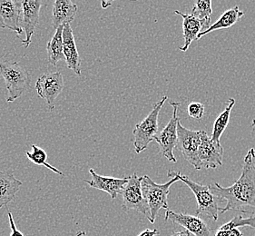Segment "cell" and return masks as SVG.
<instances>
[{
  "instance_id": "obj_27",
  "label": "cell",
  "mask_w": 255,
  "mask_h": 236,
  "mask_svg": "<svg viewBox=\"0 0 255 236\" xmlns=\"http://www.w3.org/2000/svg\"><path fill=\"white\" fill-rule=\"evenodd\" d=\"M159 232L156 230V229H154V230H149V229H146V230H144V231L142 232L140 235H138L137 236H158Z\"/></svg>"
},
{
  "instance_id": "obj_32",
  "label": "cell",
  "mask_w": 255,
  "mask_h": 236,
  "mask_svg": "<svg viewBox=\"0 0 255 236\" xmlns=\"http://www.w3.org/2000/svg\"><path fill=\"white\" fill-rule=\"evenodd\" d=\"M252 125H253V127H254V128H255V119L253 120V122H252Z\"/></svg>"
},
{
  "instance_id": "obj_18",
  "label": "cell",
  "mask_w": 255,
  "mask_h": 236,
  "mask_svg": "<svg viewBox=\"0 0 255 236\" xmlns=\"http://www.w3.org/2000/svg\"><path fill=\"white\" fill-rule=\"evenodd\" d=\"M174 14L180 15L183 18L184 45L180 47V50L183 52L187 51L192 42L197 40V36L204 28V25L202 21H200L193 15L184 14L178 10L174 11Z\"/></svg>"
},
{
  "instance_id": "obj_16",
  "label": "cell",
  "mask_w": 255,
  "mask_h": 236,
  "mask_svg": "<svg viewBox=\"0 0 255 236\" xmlns=\"http://www.w3.org/2000/svg\"><path fill=\"white\" fill-rule=\"evenodd\" d=\"M23 183L16 179L12 170H0V209L7 206L15 198Z\"/></svg>"
},
{
  "instance_id": "obj_7",
  "label": "cell",
  "mask_w": 255,
  "mask_h": 236,
  "mask_svg": "<svg viewBox=\"0 0 255 236\" xmlns=\"http://www.w3.org/2000/svg\"><path fill=\"white\" fill-rule=\"evenodd\" d=\"M224 148L216 144L206 132L202 131V141L193 166L194 169H215L223 164Z\"/></svg>"
},
{
  "instance_id": "obj_19",
  "label": "cell",
  "mask_w": 255,
  "mask_h": 236,
  "mask_svg": "<svg viewBox=\"0 0 255 236\" xmlns=\"http://www.w3.org/2000/svg\"><path fill=\"white\" fill-rule=\"evenodd\" d=\"M244 15H245V12L240 10L238 5H235L234 7L225 11V13L220 16L219 19L216 21L214 25L210 26L207 29L202 31L197 36V40H199L200 38H202L203 36L209 34L213 31L232 27L238 21L240 20Z\"/></svg>"
},
{
  "instance_id": "obj_8",
  "label": "cell",
  "mask_w": 255,
  "mask_h": 236,
  "mask_svg": "<svg viewBox=\"0 0 255 236\" xmlns=\"http://www.w3.org/2000/svg\"><path fill=\"white\" fill-rule=\"evenodd\" d=\"M170 104L174 108L173 116L168 123L163 127V130L154 137V141L159 144L161 154L171 163H176L177 159L174 154V149L177 147L178 136H177V124L180 121L177 112L180 103L171 101Z\"/></svg>"
},
{
  "instance_id": "obj_23",
  "label": "cell",
  "mask_w": 255,
  "mask_h": 236,
  "mask_svg": "<svg viewBox=\"0 0 255 236\" xmlns=\"http://www.w3.org/2000/svg\"><path fill=\"white\" fill-rule=\"evenodd\" d=\"M32 152H26V157L30 160L32 163L36 164V165H40V166H45L47 169L50 170L52 172H54L55 174L59 175H64L61 171L54 167L53 165L47 163V154L44 149L41 148L39 146H37L36 144H32Z\"/></svg>"
},
{
  "instance_id": "obj_20",
  "label": "cell",
  "mask_w": 255,
  "mask_h": 236,
  "mask_svg": "<svg viewBox=\"0 0 255 236\" xmlns=\"http://www.w3.org/2000/svg\"><path fill=\"white\" fill-rule=\"evenodd\" d=\"M63 29H64V26H59L57 29H56L55 35L47 43V46H46L48 62L54 67H56L58 62L65 59Z\"/></svg>"
},
{
  "instance_id": "obj_21",
  "label": "cell",
  "mask_w": 255,
  "mask_h": 236,
  "mask_svg": "<svg viewBox=\"0 0 255 236\" xmlns=\"http://www.w3.org/2000/svg\"><path fill=\"white\" fill-rule=\"evenodd\" d=\"M235 106V98H229L228 101L226 102V107H225V110L220 114L218 118H216V120H215L211 139H212L213 142H215L216 144H221L220 139H221L222 134L224 133L225 129L228 125V123H229L231 112H232V109Z\"/></svg>"
},
{
  "instance_id": "obj_17",
  "label": "cell",
  "mask_w": 255,
  "mask_h": 236,
  "mask_svg": "<svg viewBox=\"0 0 255 236\" xmlns=\"http://www.w3.org/2000/svg\"><path fill=\"white\" fill-rule=\"evenodd\" d=\"M78 7L72 0H55L52 13V25L55 29L70 24L77 15Z\"/></svg>"
},
{
  "instance_id": "obj_24",
  "label": "cell",
  "mask_w": 255,
  "mask_h": 236,
  "mask_svg": "<svg viewBox=\"0 0 255 236\" xmlns=\"http://www.w3.org/2000/svg\"><path fill=\"white\" fill-rule=\"evenodd\" d=\"M245 226H250L252 228L255 229V216L246 217V218L242 216H235L231 221L221 226L219 229L220 230H232V229L245 227Z\"/></svg>"
},
{
  "instance_id": "obj_3",
  "label": "cell",
  "mask_w": 255,
  "mask_h": 236,
  "mask_svg": "<svg viewBox=\"0 0 255 236\" xmlns=\"http://www.w3.org/2000/svg\"><path fill=\"white\" fill-rule=\"evenodd\" d=\"M167 175L170 178L177 177L179 181H182L194 193L197 202V208H196L197 216L204 215L213 219L214 221L218 220V216L222 210L218 205L220 199L211 191L209 185L198 184L193 180L190 179L188 176L182 175L181 173L176 171H168Z\"/></svg>"
},
{
  "instance_id": "obj_30",
  "label": "cell",
  "mask_w": 255,
  "mask_h": 236,
  "mask_svg": "<svg viewBox=\"0 0 255 236\" xmlns=\"http://www.w3.org/2000/svg\"><path fill=\"white\" fill-rule=\"evenodd\" d=\"M172 236H191V233L188 231L176 232L174 233Z\"/></svg>"
},
{
  "instance_id": "obj_22",
  "label": "cell",
  "mask_w": 255,
  "mask_h": 236,
  "mask_svg": "<svg viewBox=\"0 0 255 236\" xmlns=\"http://www.w3.org/2000/svg\"><path fill=\"white\" fill-rule=\"evenodd\" d=\"M213 13L212 0H195L194 6L191 15H194L200 21H202L204 26V30L207 29L211 25V15Z\"/></svg>"
},
{
  "instance_id": "obj_29",
  "label": "cell",
  "mask_w": 255,
  "mask_h": 236,
  "mask_svg": "<svg viewBox=\"0 0 255 236\" xmlns=\"http://www.w3.org/2000/svg\"><path fill=\"white\" fill-rule=\"evenodd\" d=\"M115 0H101V6H102L103 8H108L109 7L110 5H112L113 2H114Z\"/></svg>"
},
{
  "instance_id": "obj_12",
  "label": "cell",
  "mask_w": 255,
  "mask_h": 236,
  "mask_svg": "<svg viewBox=\"0 0 255 236\" xmlns=\"http://www.w3.org/2000/svg\"><path fill=\"white\" fill-rule=\"evenodd\" d=\"M165 221H170L183 226L186 231L195 236H214V233L209 226L198 216H191L187 214L175 213L174 211L166 210L164 216Z\"/></svg>"
},
{
  "instance_id": "obj_31",
  "label": "cell",
  "mask_w": 255,
  "mask_h": 236,
  "mask_svg": "<svg viewBox=\"0 0 255 236\" xmlns=\"http://www.w3.org/2000/svg\"><path fill=\"white\" fill-rule=\"evenodd\" d=\"M76 236H87V232L86 231H79L77 232Z\"/></svg>"
},
{
  "instance_id": "obj_11",
  "label": "cell",
  "mask_w": 255,
  "mask_h": 236,
  "mask_svg": "<svg viewBox=\"0 0 255 236\" xmlns=\"http://www.w3.org/2000/svg\"><path fill=\"white\" fill-rule=\"evenodd\" d=\"M177 148L189 164L193 165L202 141V131L187 129L179 121L177 124Z\"/></svg>"
},
{
  "instance_id": "obj_1",
  "label": "cell",
  "mask_w": 255,
  "mask_h": 236,
  "mask_svg": "<svg viewBox=\"0 0 255 236\" xmlns=\"http://www.w3.org/2000/svg\"><path fill=\"white\" fill-rule=\"evenodd\" d=\"M210 189L220 201H225L226 205L221 210L223 215L228 211L245 210L246 207L255 208V150L251 148L245 155L242 175L235 184L224 187L218 183L209 185Z\"/></svg>"
},
{
  "instance_id": "obj_10",
  "label": "cell",
  "mask_w": 255,
  "mask_h": 236,
  "mask_svg": "<svg viewBox=\"0 0 255 236\" xmlns=\"http://www.w3.org/2000/svg\"><path fill=\"white\" fill-rule=\"evenodd\" d=\"M65 88V81L61 72L46 73L41 75L36 80L37 95L46 100L48 108L53 110L55 101Z\"/></svg>"
},
{
  "instance_id": "obj_6",
  "label": "cell",
  "mask_w": 255,
  "mask_h": 236,
  "mask_svg": "<svg viewBox=\"0 0 255 236\" xmlns=\"http://www.w3.org/2000/svg\"><path fill=\"white\" fill-rule=\"evenodd\" d=\"M20 13V24L26 34V38L22 40V45L27 48L30 46L32 36L36 26L39 25L41 8L44 0H15Z\"/></svg>"
},
{
  "instance_id": "obj_2",
  "label": "cell",
  "mask_w": 255,
  "mask_h": 236,
  "mask_svg": "<svg viewBox=\"0 0 255 236\" xmlns=\"http://www.w3.org/2000/svg\"><path fill=\"white\" fill-rule=\"evenodd\" d=\"M0 75L5 79L6 102L8 103L14 102L31 88L30 74L17 62L0 58Z\"/></svg>"
},
{
  "instance_id": "obj_5",
  "label": "cell",
  "mask_w": 255,
  "mask_h": 236,
  "mask_svg": "<svg viewBox=\"0 0 255 236\" xmlns=\"http://www.w3.org/2000/svg\"><path fill=\"white\" fill-rule=\"evenodd\" d=\"M167 98L166 96H164L160 101L154 104L153 109L148 114L147 117L142 122L137 123L133 128V146L137 154L146 150L148 145L158 134L159 114Z\"/></svg>"
},
{
  "instance_id": "obj_9",
  "label": "cell",
  "mask_w": 255,
  "mask_h": 236,
  "mask_svg": "<svg viewBox=\"0 0 255 236\" xmlns=\"http://www.w3.org/2000/svg\"><path fill=\"white\" fill-rule=\"evenodd\" d=\"M122 195L123 210L125 212L137 211L148 218L149 208L142 190V177H139L135 173L129 176Z\"/></svg>"
},
{
  "instance_id": "obj_26",
  "label": "cell",
  "mask_w": 255,
  "mask_h": 236,
  "mask_svg": "<svg viewBox=\"0 0 255 236\" xmlns=\"http://www.w3.org/2000/svg\"><path fill=\"white\" fill-rule=\"evenodd\" d=\"M7 216H8V221H9V226H10L11 230L10 236H25L17 229V227L15 226L12 213L8 212V215H7Z\"/></svg>"
},
{
  "instance_id": "obj_25",
  "label": "cell",
  "mask_w": 255,
  "mask_h": 236,
  "mask_svg": "<svg viewBox=\"0 0 255 236\" xmlns=\"http://www.w3.org/2000/svg\"><path fill=\"white\" fill-rule=\"evenodd\" d=\"M187 112H188L190 118H194L196 120H200L204 117L205 108H204V106L202 103L193 102V103L189 104Z\"/></svg>"
},
{
  "instance_id": "obj_4",
  "label": "cell",
  "mask_w": 255,
  "mask_h": 236,
  "mask_svg": "<svg viewBox=\"0 0 255 236\" xmlns=\"http://www.w3.org/2000/svg\"><path fill=\"white\" fill-rule=\"evenodd\" d=\"M177 181H179L177 177H173L167 183L159 185L154 183L148 175H143L142 177V190L149 208L147 219L151 224H154L159 211L161 209L168 210L167 200L170 187Z\"/></svg>"
},
{
  "instance_id": "obj_15",
  "label": "cell",
  "mask_w": 255,
  "mask_h": 236,
  "mask_svg": "<svg viewBox=\"0 0 255 236\" xmlns=\"http://www.w3.org/2000/svg\"><path fill=\"white\" fill-rule=\"evenodd\" d=\"M63 43H64V56L67 66L74 73L81 76V58L77 51V45L70 24H66L63 29Z\"/></svg>"
},
{
  "instance_id": "obj_28",
  "label": "cell",
  "mask_w": 255,
  "mask_h": 236,
  "mask_svg": "<svg viewBox=\"0 0 255 236\" xmlns=\"http://www.w3.org/2000/svg\"><path fill=\"white\" fill-rule=\"evenodd\" d=\"M227 231H228L227 236H243V233L237 228L232 229V230H227Z\"/></svg>"
},
{
  "instance_id": "obj_13",
  "label": "cell",
  "mask_w": 255,
  "mask_h": 236,
  "mask_svg": "<svg viewBox=\"0 0 255 236\" xmlns=\"http://www.w3.org/2000/svg\"><path fill=\"white\" fill-rule=\"evenodd\" d=\"M89 174L91 175L92 179L85 180V183H87V185H89L92 188L108 193V195L111 196L112 200H115L118 195H122L125 186L128 182V177L117 178L110 176H103L97 174L93 168L89 169Z\"/></svg>"
},
{
  "instance_id": "obj_14",
  "label": "cell",
  "mask_w": 255,
  "mask_h": 236,
  "mask_svg": "<svg viewBox=\"0 0 255 236\" xmlns=\"http://www.w3.org/2000/svg\"><path fill=\"white\" fill-rule=\"evenodd\" d=\"M0 26L8 28L21 36L20 13L15 0H0Z\"/></svg>"
}]
</instances>
